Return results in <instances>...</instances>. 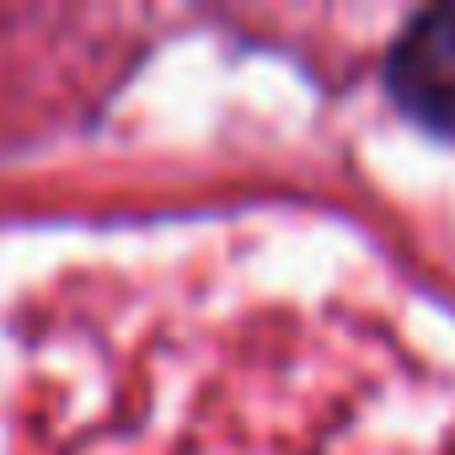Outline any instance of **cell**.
<instances>
[{"label": "cell", "mask_w": 455, "mask_h": 455, "mask_svg": "<svg viewBox=\"0 0 455 455\" xmlns=\"http://www.w3.org/2000/svg\"><path fill=\"white\" fill-rule=\"evenodd\" d=\"M386 86L418 124L455 134V6H434L407 22L386 60Z\"/></svg>", "instance_id": "obj_1"}]
</instances>
